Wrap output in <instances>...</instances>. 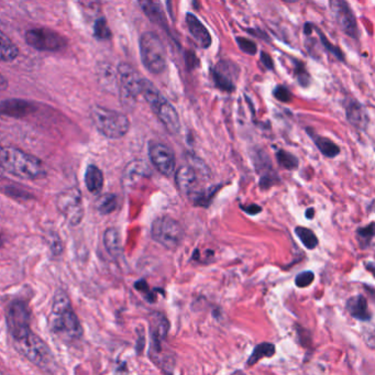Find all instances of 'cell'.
I'll list each match as a JSON object with an SVG mask.
<instances>
[{"instance_id":"cell-1","label":"cell","mask_w":375,"mask_h":375,"mask_svg":"<svg viewBox=\"0 0 375 375\" xmlns=\"http://www.w3.org/2000/svg\"><path fill=\"white\" fill-rule=\"evenodd\" d=\"M50 327L54 334L67 341L81 339L83 336L79 317L71 307L67 294L61 289L53 297Z\"/></svg>"},{"instance_id":"cell-2","label":"cell","mask_w":375,"mask_h":375,"mask_svg":"<svg viewBox=\"0 0 375 375\" xmlns=\"http://www.w3.org/2000/svg\"><path fill=\"white\" fill-rule=\"evenodd\" d=\"M0 170L22 179H40L46 170L38 158L19 149L0 146Z\"/></svg>"},{"instance_id":"cell-3","label":"cell","mask_w":375,"mask_h":375,"mask_svg":"<svg viewBox=\"0 0 375 375\" xmlns=\"http://www.w3.org/2000/svg\"><path fill=\"white\" fill-rule=\"evenodd\" d=\"M151 109L154 110L158 121L165 127L166 130L172 135H177L181 130V121L179 114L171 102L164 97L162 93L154 86L150 81L144 79L142 93H141Z\"/></svg>"},{"instance_id":"cell-4","label":"cell","mask_w":375,"mask_h":375,"mask_svg":"<svg viewBox=\"0 0 375 375\" xmlns=\"http://www.w3.org/2000/svg\"><path fill=\"white\" fill-rule=\"evenodd\" d=\"M90 119L106 138H123L130 129V121L125 114L102 106L95 105L90 108Z\"/></svg>"},{"instance_id":"cell-5","label":"cell","mask_w":375,"mask_h":375,"mask_svg":"<svg viewBox=\"0 0 375 375\" xmlns=\"http://www.w3.org/2000/svg\"><path fill=\"white\" fill-rule=\"evenodd\" d=\"M139 46L144 67L152 74H161L166 67V50L161 38L151 31L144 32Z\"/></svg>"},{"instance_id":"cell-6","label":"cell","mask_w":375,"mask_h":375,"mask_svg":"<svg viewBox=\"0 0 375 375\" xmlns=\"http://www.w3.org/2000/svg\"><path fill=\"white\" fill-rule=\"evenodd\" d=\"M13 342L19 353L39 368L48 369L53 363V355L49 346L34 332H30Z\"/></svg>"},{"instance_id":"cell-7","label":"cell","mask_w":375,"mask_h":375,"mask_svg":"<svg viewBox=\"0 0 375 375\" xmlns=\"http://www.w3.org/2000/svg\"><path fill=\"white\" fill-rule=\"evenodd\" d=\"M151 236L164 248L175 250L184 239V229L177 220L163 216L154 220L151 227Z\"/></svg>"},{"instance_id":"cell-8","label":"cell","mask_w":375,"mask_h":375,"mask_svg":"<svg viewBox=\"0 0 375 375\" xmlns=\"http://www.w3.org/2000/svg\"><path fill=\"white\" fill-rule=\"evenodd\" d=\"M200 160L183 165L177 170L175 173V182H177V189L182 194L187 195L189 197L194 196L200 189V181L203 177L208 175V170L204 163L199 164Z\"/></svg>"},{"instance_id":"cell-9","label":"cell","mask_w":375,"mask_h":375,"mask_svg":"<svg viewBox=\"0 0 375 375\" xmlns=\"http://www.w3.org/2000/svg\"><path fill=\"white\" fill-rule=\"evenodd\" d=\"M57 207L69 225L77 226L84 218L82 193L77 187L61 191L57 197Z\"/></svg>"},{"instance_id":"cell-10","label":"cell","mask_w":375,"mask_h":375,"mask_svg":"<svg viewBox=\"0 0 375 375\" xmlns=\"http://www.w3.org/2000/svg\"><path fill=\"white\" fill-rule=\"evenodd\" d=\"M25 40L31 48L42 52H57L67 46V39L62 34L46 28H36L27 31Z\"/></svg>"},{"instance_id":"cell-11","label":"cell","mask_w":375,"mask_h":375,"mask_svg":"<svg viewBox=\"0 0 375 375\" xmlns=\"http://www.w3.org/2000/svg\"><path fill=\"white\" fill-rule=\"evenodd\" d=\"M7 325L13 340L20 339L31 332L30 311L25 301H15L9 305Z\"/></svg>"},{"instance_id":"cell-12","label":"cell","mask_w":375,"mask_h":375,"mask_svg":"<svg viewBox=\"0 0 375 375\" xmlns=\"http://www.w3.org/2000/svg\"><path fill=\"white\" fill-rule=\"evenodd\" d=\"M117 77L121 93L128 100H135L142 93L144 79L139 74L130 64L121 63L118 65Z\"/></svg>"},{"instance_id":"cell-13","label":"cell","mask_w":375,"mask_h":375,"mask_svg":"<svg viewBox=\"0 0 375 375\" xmlns=\"http://www.w3.org/2000/svg\"><path fill=\"white\" fill-rule=\"evenodd\" d=\"M330 11L334 20L343 34L350 38L357 36V23L355 13L346 0H330Z\"/></svg>"},{"instance_id":"cell-14","label":"cell","mask_w":375,"mask_h":375,"mask_svg":"<svg viewBox=\"0 0 375 375\" xmlns=\"http://www.w3.org/2000/svg\"><path fill=\"white\" fill-rule=\"evenodd\" d=\"M151 162L160 173L165 177H172L175 171V156L173 151L161 142H151L149 146Z\"/></svg>"},{"instance_id":"cell-15","label":"cell","mask_w":375,"mask_h":375,"mask_svg":"<svg viewBox=\"0 0 375 375\" xmlns=\"http://www.w3.org/2000/svg\"><path fill=\"white\" fill-rule=\"evenodd\" d=\"M239 75V67L233 62L220 61L212 69V79L220 90L231 93L236 90L233 79Z\"/></svg>"},{"instance_id":"cell-16","label":"cell","mask_w":375,"mask_h":375,"mask_svg":"<svg viewBox=\"0 0 375 375\" xmlns=\"http://www.w3.org/2000/svg\"><path fill=\"white\" fill-rule=\"evenodd\" d=\"M36 110V106L28 100H7L0 102V116L11 118H25Z\"/></svg>"},{"instance_id":"cell-17","label":"cell","mask_w":375,"mask_h":375,"mask_svg":"<svg viewBox=\"0 0 375 375\" xmlns=\"http://www.w3.org/2000/svg\"><path fill=\"white\" fill-rule=\"evenodd\" d=\"M186 25L189 27V34L193 36L195 41L203 49H208L212 46V39L210 31L203 25L196 15L189 13L186 15Z\"/></svg>"},{"instance_id":"cell-18","label":"cell","mask_w":375,"mask_h":375,"mask_svg":"<svg viewBox=\"0 0 375 375\" xmlns=\"http://www.w3.org/2000/svg\"><path fill=\"white\" fill-rule=\"evenodd\" d=\"M169 328V320L163 314L156 313L154 315L152 320H151V337H152V341H154L158 353L161 351L162 342L166 339Z\"/></svg>"},{"instance_id":"cell-19","label":"cell","mask_w":375,"mask_h":375,"mask_svg":"<svg viewBox=\"0 0 375 375\" xmlns=\"http://www.w3.org/2000/svg\"><path fill=\"white\" fill-rule=\"evenodd\" d=\"M346 113H347V119L353 127L357 129H362L364 130L365 128L368 127L369 117L367 110L364 109L360 102H355V100H349L347 107H346Z\"/></svg>"},{"instance_id":"cell-20","label":"cell","mask_w":375,"mask_h":375,"mask_svg":"<svg viewBox=\"0 0 375 375\" xmlns=\"http://www.w3.org/2000/svg\"><path fill=\"white\" fill-rule=\"evenodd\" d=\"M151 170L148 164L141 160H135L128 164L123 172V181L127 185H133L140 179L150 177Z\"/></svg>"},{"instance_id":"cell-21","label":"cell","mask_w":375,"mask_h":375,"mask_svg":"<svg viewBox=\"0 0 375 375\" xmlns=\"http://www.w3.org/2000/svg\"><path fill=\"white\" fill-rule=\"evenodd\" d=\"M347 309L353 318L368 322L372 319L370 309H369L368 301L362 295L351 297L347 301Z\"/></svg>"},{"instance_id":"cell-22","label":"cell","mask_w":375,"mask_h":375,"mask_svg":"<svg viewBox=\"0 0 375 375\" xmlns=\"http://www.w3.org/2000/svg\"><path fill=\"white\" fill-rule=\"evenodd\" d=\"M138 1L143 13L150 19V21L163 29L168 28V23H166L161 6L158 5L156 0H138Z\"/></svg>"},{"instance_id":"cell-23","label":"cell","mask_w":375,"mask_h":375,"mask_svg":"<svg viewBox=\"0 0 375 375\" xmlns=\"http://www.w3.org/2000/svg\"><path fill=\"white\" fill-rule=\"evenodd\" d=\"M85 185L92 194H98L104 187V174L94 164L87 166L85 173Z\"/></svg>"},{"instance_id":"cell-24","label":"cell","mask_w":375,"mask_h":375,"mask_svg":"<svg viewBox=\"0 0 375 375\" xmlns=\"http://www.w3.org/2000/svg\"><path fill=\"white\" fill-rule=\"evenodd\" d=\"M104 243L106 249L113 258L119 259L123 255V243L121 233L116 228H109L104 235Z\"/></svg>"},{"instance_id":"cell-25","label":"cell","mask_w":375,"mask_h":375,"mask_svg":"<svg viewBox=\"0 0 375 375\" xmlns=\"http://www.w3.org/2000/svg\"><path fill=\"white\" fill-rule=\"evenodd\" d=\"M19 55V49L11 38L0 31V62L15 61Z\"/></svg>"},{"instance_id":"cell-26","label":"cell","mask_w":375,"mask_h":375,"mask_svg":"<svg viewBox=\"0 0 375 375\" xmlns=\"http://www.w3.org/2000/svg\"><path fill=\"white\" fill-rule=\"evenodd\" d=\"M308 131V135L312 137L313 140H314L315 144H316L318 150L324 154L327 158H336L338 154H340L339 146L334 142V141L330 140V139L325 138V137H320V135H317L315 132H311Z\"/></svg>"},{"instance_id":"cell-27","label":"cell","mask_w":375,"mask_h":375,"mask_svg":"<svg viewBox=\"0 0 375 375\" xmlns=\"http://www.w3.org/2000/svg\"><path fill=\"white\" fill-rule=\"evenodd\" d=\"M274 355H275V346L268 343V342H263V343H260V345L254 348V351L249 357L247 365L252 367V365L258 363L259 361L262 360L264 357H273Z\"/></svg>"},{"instance_id":"cell-28","label":"cell","mask_w":375,"mask_h":375,"mask_svg":"<svg viewBox=\"0 0 375 375\" xmlns=\"http://www.w3.org/2000/svg\"><path fill=\"white\" fill-rule=\"evenodd\" d=\"M97 210L102 214H109L115 212L118 206V198L115 194H105L97 200Z\"/></svg>"},{"instance_id":"cell-29","label":"cell","mask_w":375,"mask_h":375,"mask_svg":"<svg viewBox=\"0 0 375 375\" xmlns=\"http://www.w3.org/2000/svg\"><path fill=\"white\" fill-rule=\"evenodd\" d=\"M295 233H296L301 243L308 250H313V249L316 248L317 245H318V238L313 233L312 230L307 229V228L304 227H296L295 228Z\"/></svg>"},{"instance_id":"cell-30","label":"cell","mask_w":375,"mask_h":375,"mask_svg":"<svg viewBox=\"0 0 375 375\" xmlns=\"http://www.w3.org/2000/svg\"><path fill=\"white\" fill-rule=\"evenodd\" d=\"M217 186L208 187L207 189H203L191 198L197 206H210V202H212V199L214 198V194L217 193Z\"/></svg>"},{"instance_id":"cell-31","label":"cell","mask_w":375,"mask_h":375,"mask_svg":"<svg viewBox=\"0 0 375 375\" xmlns=\"http://www.w3.org/2000/svg\"><path fill=\"white\" fill-rule=\"evenodd\" d=\"M276 158L278 164L285 170H295L299 166V160L296 156L289 154L287 151L278 150L276 152Z\"/></svg>"},{"instance_id":"cell-32","label":"cell","mask_w":375,"mask_h":375,"mask_svg":"<svg viewBox=\"0 0 375 375\" xmlns=\"http://www.w3.org/2000/svg\"><path fill=\"white\" fill-rule=\"evenodd\" d=\"M315 31H316L317 34H318L319 39H320V41H322L325 49L329 52L330 54H332L334 57L340 60V61H345V57H343V53H342L341 50H340L339 48H337V46H334V44L330 43V42L328 41V39L326 38V36L322 34V31L317 29L316 27H315Z\"/></svg>"},{"instance_id":"cell-33","label":"cell","mask_w":375,"mask_h":375,"mask_svg":"<svg viewBox=\"0 0 375 375\" xmlns=\"http://www.w3.org/2000/svg\"><path fill=\"white\" fill-rule=\"evenodd\" d=\"M94 34L100 40H107L111 36V31H110L105 19L100 18L95 21Z\"/></svg>"},{"instance_id":"cell-34","label":"cell","mask_w":375,"mask_h":375,"mask_svg":"<svg viewBox=\"0 0 375 375\" xmlns=\"http://www.w3.org/2000/svg\"><path fill=\"white\" fill-rule=\"evenodd\" d=\"M238 48L243 52V53L249 54V55H254L258 52V46L250 39L243 38V36H238L236 39Z\"/></svg>"},{"instance_id":"cell-35","label":"cell","mask_w":375,"mask_h":375,"mask_svg":"<svg viewBox=\"0 0 375 375\" xmlns=\"http://www.w3.org/2000/svg\"><path fill=\"white\" fill-rule=\"evenodd\" d=\"M295 76H296L297 82L303 87H308L312 83L311 81V75L308 74V71L305 69L304 65L299 62L296 64V69H295Z\"/></svg>"},{"instance_id":"cell-36","label":"cell","mask_w":375,"mask_h":375,"mask_svg":"<svg viewBox=\"0 0 375 375\" xmlns=\"http://www.w3.org/2000/svg\"><path fill=\"white\" fill-rule=\"evenodd\" d=\"M357 233L361 245L365 243L367 247H368L371 243V240H372L373 236H374V225H373V222L372 224H370L368 227L357 229Z\"/></svg>"},{"instance_id":"cell-37","label":"cell","mask_w":375,"mask_h":375,"mask_svg":"<svg viewBox=\"0 0 375 375\" xmlns=\"http://www.w3.org/2000/svg\"><path fill=\"white\" fill-rule=\"evenodd\" d=\"M314 278L315 275L312 271L301 272L295 278V284H296L297 287H299V289H304V287H308L314 282Z\"/></svg>"},{"instance_id":"cell-38","label":"cell","mask_w":375,"mask_h":375,"mask_svg":"<svg viewBox=\"0 0 375 375\" xmlns=\"http://www.w3.org/2000/svg\"><path fill=\"white\" fill-rule=\"evenodd\" d=\"M273 96L281 102H289L293 98V95L289 92V88H286L283 85H278L274 88Z\"/></svg>"},{"instance_id":"cell-39","label":"cell","mask_w":375,"mask_h":375,"mask_svg":"<svg viewBox=\"0 0 375 375\" xmlns=\"http://www.w3.org/2000/svg\"><path fill=\"white\" fill-rule=\"evenodd\" d=\"M185 62H186V67L189 71L196 69L199 65L198 57H196V54L194 52H186V54H185Z\"/></svg>"},{"instance_id":"cell-40","label":"cell","mask_w":375,"mask_h":375,"mask_svg":"<svg viewBox=\"0 0 375 375\" xmlns=\"http://www.w3.org/2000/svg\"><path fill=\"white\" fill-rule=\"evenodd\" d=\"M260 60L261 63L264 65V67H266V69H268V71H273L274 69V62L273 60H272V57L268 55L266 52H261L260 55Z\"/></svg>"},{"instance_id":"cell-41","label":"cell","mask_w":375,"mask_h":375,"mask_svg":"<svg viewBox=\"0 0 375 375\" xmlns=\"http://www.w3.org/2000/svg\"><path fill=\"white\" fill-rule=\"evenodd\" d=\"M243 212H247V214H250V216H255L258 214L259 212H262V208L258 205H250V206H241Z\"/></svg>"},{"instance_id":"cell-42","label":"cell","mask_w":375,"mask_h":375,"mask_svg":"<svg viewBox=\"0 0 375 375\" xmlns=\"http://www.w3.org/2000/svg\"><path fill=\"white\" fill-rule=\"evenodd\" d=\"M8 85H9V83H8V79H6V77L4 76L1 73H0V92L7 90Z\"/></svg>"},{"instance_id":"cell-43","label":"cell","mask_w":375,"mask_h":375,"mask_svg":"<svg viewBox=\"0 0 375 375\" xmlns=\"http://www.w3.org/2000/svg\"><path fill=\"white\" fill-rule=\"evenodd\" d=\"M314 214H315L314 208H308V210H306L307 219H312V218L314 217Z\"/></svg>"},{"instance_id":"cell-44","label":"cell","mask_w":375,"mask_h":375,"mask_svg":"<svg viewBox=\"0 0 375 375\" xmlns=\"http://www.w3.org/2000/svg\"><path fill=\"white\" fill-rule=\"evenodd\" d=\"M282 1L287 4H295L297 3V1H299V0H282Z\"/></svg>"},{"instance_id":"cell-45","label":"cell","mask_w":375,"mask_h":375,"mask_svg":"<svg viewBox=\"0 0 375 375\" xmlns=\"http://www.w3.org/2000/svg\"><path fill=\"white\" fill-rule=\"evenodd\" d=\"M1 243H3V240H1V237H0V245H1Z\"/></svg>"}]
</instances>
